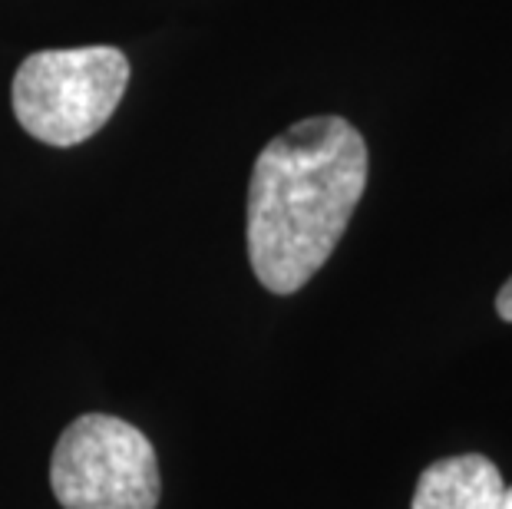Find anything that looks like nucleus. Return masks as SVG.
I'll list each match as a JSON object with an SVG mask.
<instances>
[{
  "label": "nucleus",
  "mask_w": 512,
  "mask_h": 509,
  "mask_svg": "<svg viewBox=\"0 0 512 509\" xmlns=\"http://www.w3.org/2000/svg\"><path fill=\"white\" fill-rule=\"evenodd\" d=\"M506 480L483 453H460L430 463L420 473L410 509H496Z\"/></svg>",
  "instance_id": "4"
},
{
  "label": "nucleus",
  "mask_w": 512,
  "mask_h": 509,
  "mask_svg": "<svg viewBox=\"0 0 512 509\" xmlns=\"http://www.w3.org/2000/svg\"><path fill=\"white\" fill-rule=\"evenodd\" d=\"M496 509H512V486H506L503 500H499V503H496Z\"/></svg>",
  "instance_id": "6"
},
{
  "label": "nucleus",
  "mask_w": 512,
  "mask_h": 509,
  "mask_svg": "<svg viewBox=\"0 0 512 509\" xmlns=\"http://www.w3.org/2000/svg\"><path fill=\"white\" fill-rule=\"evenodd\" d=\"M367 189V143L341 116H311L261 149L248 186V262L275 295L324 268Z\"/></svg>",
  "instance_id": "1"
},
{
  "label": "nucleus",
  "mask_w": 512,
  "mask_h": 509,
  "mask_svg": "<svg viewBox=\"0 0 512 509\" xmlns=\"http://www.w3.org/2000/svg\"><path fill=\"white\" fill-rule=\"evenodd\" d=\"M496 311H499V318L512 324V278L506 281L503 288H499V295H496Z\"/></svg>",
  "instance_id": "5"
},
{
  "label": "nucleus",
  "mask_w": 512,
  "mask_h": 509,
  "mask_svg": "<svg viewBox=\"0 0 512 509\" xmlns=\"http://www.w3.org/2000/svg\"><path fill=\"white\" fill-rule=\"evenodd\" d=\"M50 486L63 509H156L159 460L139 427L83 414L60 433Z\"/></svg>",
  "instance_id": "3"
},
{
  "label": "nucleus",
  "mask_w": 512,
  "mask_h": 509,
  "mask_svg": "<svg viewBox=\"0 0 512 509\" xmlns=\"http://www.w3.org/2000/svg\"><path fill=\"white\" fill-rule=\"evenodd\" d=\"M129 86V60L116 47L37 50L14 77V116L47 146H76L110 123Z\"/></svg>",
  "instance_id": "2"
}]
</instances>
